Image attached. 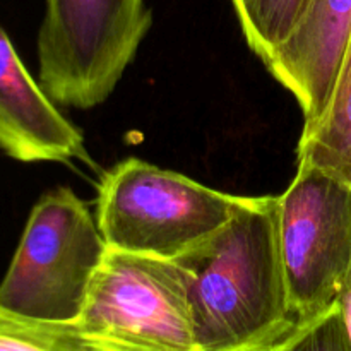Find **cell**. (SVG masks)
Instances as JSON below:
<instances>
[{"label":"cell","mask_w":351,"mask_h":351,"mask_svg":"<svg viewBox=\"0 0 351 351\" xmlns=\"http://www.w3.org/2000/svg\"><path fill=\"white\" fill-rule=\"evenodd\" d=\"M191 305L201 351H269L290 332L278 195H239L221 232L187 256Z\"/></svg>","instance_id":"obj_1"},{"label":"cell","mask_w":351,"mask_h":351,"mask_svg":"<svg viewBox=\"0 0 351 351\" xmlns=\"http://www.w3.org/2000/svg\"><path fill=\"white\" fill-rule=\"evenodd\" d=\"M237 202L239 195L127 158L103 173L96 221L108 249L177 261L221 232Z\"/></svg>","instance_id":"obj_2"},{"label":"cell","mask_w":351,"mask_h":351,"mask_svg":"<svg viewBox=\"0 0 351 351\" xmlns=\"http://www.w3.org/2000/svg\"><path fill=\"white\" fill-rule=\"evenodd\" d=\"M106 252L89 206L71 187L51 189L27 216L0 281V304L23 317L74 322Z\"/></svg>","instance_id":"obj_3"},{"label":"cell","mask_w":351,"mask_h":351,"mask_svg":"<svg viewBox=\"0 0 351 351\" xmlns=\"http://www.w3.org/2000/svg\"><path fill=\"white\" fill-rule=\"evenodd\" d=\"M153 26L146 0H45L38 81L57 105L99 106Z\"/></svg>","instance_id":"obj_4"},{"label":"cell","mask_w":351,"mask_h":351,"mask_svg":"<svg viewBox=\"0 0 351 351\" xmlns=\"http://www.w3.org/2000/svg\"><path fill=\"white\" fill-rule=\"evenodd\" d=\"M74 322L125 351H201L180 261L108 249Z\"/></svg>","instance_id":"obj_5"},{"label":"cell","mask_w":351,"mask_h":351,"mask_svg":"<svg viewBox=\"0 0 351 351\" xmlns=\"http://www.w3.org/2000/svg\"><path fill=\"white\" fill-rule=\"evenodd\" d=\"M280 245L297 321L339 304L351 273V189L307 163L278 195Z\"/></svg>","instance_id":"obj_6"},{"label":"cell","mask_w":351,"mask_h":351,"mask_svg":"<svg viewBox=\"0 0 351 351\" xmlns=\"http://www.w3.org/2000/svg\"><path fill=\"white\" fill-rule=\"evenodd\" d=\"M0 151L21 163H89L81 129L29 74L2 26Z\"/></svg>","instance_id":"obj_7"},{"label":"cell","mask_w":351,"mask_h":351,"mask_svg":"<svg viewBox=\"0 0 351 351\" xmlns=\"http://www.w3.org/2000/svg\"><path fill=\"white\" fill-rule=\"evenodd\" d=\"M350 50L351 0H311L290 38L264 65L308 122L328 105Z\"/></svg>","instance_id":"obj_8"},{"label":"cell","mask_w":351,"mask_h":351,"mask_svg":"<svg viewBox=\"0 0 351 351\" xmlns=\"http://www.w3.org/2000/svg\"><path fill=\"white\" fill-rule=\"evenodd\" d=\"M297 163H307L351 189V50L321 115L304 122Z\"/></svg>","instance_id":"obj_9"},{"label":"cell","mask_w":351,"mask_h":351,"mask_svg":"<svg viewBox=\"0 0 351 351\" xmlns=\"http://www.w3.org/2000/svg\"><path fill=\"white\" fill-rule=\"evenodd\" d=\"M0 351H125L86 335L75 322L23 317L0 304Z\"/></svg>","instance_id":"obj_10"},{"label":"cell","mask_w":351,"mask_h":351,"mask_svg":"<svg viewBox=\"0 0 351 351\" xmlns=\"http://www.w3.org/2000/svg\"><path fill=\"white\" fill-rule=\"evenodd\" d=\"M250 50L266 64L290 38L311 0H230Z\"/></svg>","instance_id":"obj_11"},{"label":"cell","mask_w":351,"mask_h":351,"mask_svg":"<svg viewBox=\"0 0 351 351\" xmlns=\"http://www.w3.org/2000/svg\"><path fill=\"white\" fill-rule=\"evenodd\" d=\"M269 351H351V335L341 307L297 321Z\"/></svg>","instance_id":"obj_12"},{"label":"cell","mask_w":351,"mask_h":351,"mask_svg":"<svg viewBox=\"0 0 351 351\" xmlns=\"http://www.w3.org/2000/svg\"><path fill=\"white\" fill-rule=\"evenodd\" d=\"M339 307H341L343 314H345L346 324H348L350 335H351V273L346 280L345 290H343L341 297H339Z\"/></svg>","instance_id":"obj_13"}]
</instances>
